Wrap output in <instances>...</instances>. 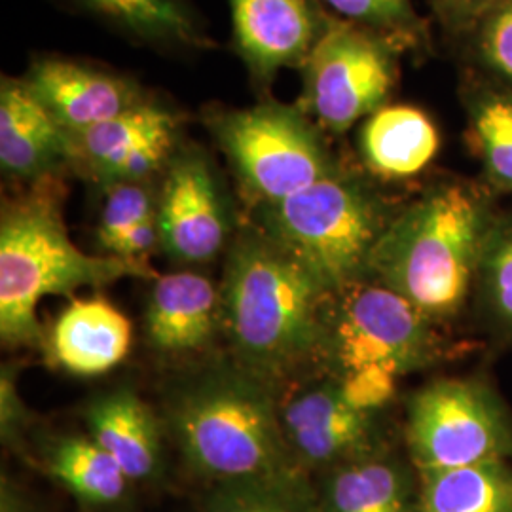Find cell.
<instances>
[{"label":"cell","mask_w":512,"mask_h":512,"mask_svg":"<svg viewBox=\"0 0 512 512\" xmlns=\"http://www.w3.org/2000/svg\"><path fill=\"white\" fill-rule=\"evenodd\" d=\"M0 167L23 184L61 177L71 169L69 131L55 120L23 78L0 80Z\"/></svg>","instance_id":"cell-15"},{"label":"cell","mask_w":512,"mask_h":512,"mask_svg":"<svg viewBox=\"0 0 512 512\" xmlns=\"http://www.w3.org/2000/svg\"><path fill=\"white\" fill-rule=\"evenodd\" d=\"M401 54L389 40L332 16L302 67L296 105L325 133L342 135L385 107L399 76Z\"/></svg>","instance_id":"cell-8"},{"label":"cell","mask_w":512,"mask_h":512,"mask_svg":"<svg viewBox=\"0 0 512 512\" xmlns=\"http://www.w3.org/2000/svg\"><path fill=\"white\" fill-rule=\"evenodd\" d=\"M420 512H512L509 461L418 473Z\"/></svg>","instance_id":"cell-22"},{"label":"cell","mask_w":512,"mask_h":512,"mask_svg":"<svg viewBox=\"0 0 512 512\" xmlns=\"http://www.w3.org/2000/svg\"><path fill=\"white\" fill-rule=\"evenodd\" d=\"M321 512H420V478L378 450L330 469Z\"/></svg>","instance_id":"cell-20"},{"label":"cell","mask_w":512,"mask_h":512,"mask_svg":"<svg viewBox=\"0 0 512 512\" xmlns=\"http://www.w3.org/2000/svg\"><path fill=\"white\" fill-rule=\"evenodd\" d=\"M92 437L122 467L129 480H148L162 463L160 423L145 401L128 387L99 395L86 408Z\"/></svg>","instance_id":"cell-19"},{"label":"cell","mask_w":512,"mask_h":512,"mask_svg":"<svg viewBox=\"0 0 512 512\" xmlns=\"http://www.w3.org/2000/svg\"><path fill=\"white\" fill-rule=\"evenodd\" d=\"M220 321V293L205 275L175 272L156 277L148 294L145 327L150 346L183 355L213 340Z\"/></svg>","instance_id":"cell-18"},{"label":"cell","mask_w":512,"mask_h":512,"mask_svg":"<svg viewBox=\"0 0 512 512\" xmlns=\"http://www.w3.org/2000/svg\"><path fill=\"white\" fill-rule=\"evenodd\" d=\"M469 137L490 184L512 192V88L476 84L465 95Z\"/></svg>","instance_id":"cell-24"},{"label":"cell","mask_w":512,"mask_h":512,"mask_svg":"<svg viewBox=\"0 0 512 512\" xmlns=\"http://www.w3.org/2000/svg\"><path fill=\"white\" fill-rule=\"evenodd\" d=\"M131 349L128 317L103 296L74 298L46 338L55 365L76 376H99L120 365Z\"/></svg>","instance_id":"cell-17"},{"label":"cell","mask_w":512,"mask_h":512,"mask_svg":"<svg viewBox=\"0 0 512 512\" xmlns=\"http://www.w3.org/2000/svg\"><path fill=\"white\" fill-rule=\"evenodd\" d=\"M440 23L450 33H469L509 0H431Z\"/></svg>","instance_id":"cell-30"},{"label":"cell","mask_w":512,"mask_h":512,"mask_svg":"<svg viewBox=\"0 0 512 512\" xmlns=\"http://www.w3.org/2000/svg\"><path fill=\"white\" fill-rule=\"evenodd\" d=\"M44 463L52 478L90 507L120 503L131 482L122 467L92 437L67 435L52 440Z\"/></svg>","instance_id":"cell-23"},{"label":"cell","mask_w":512,"mask_h":512,"mask_svg":"<svg viewBox=\"0 0 512 512\" xmlns=\"http://www.w3.org/2000/svg\"><path fill=\"white\" fill-rule=\"evenodd\" d=\"M2 512H23V499L16 495L12 484L2 482Z\"/></svg>","instance_id":"cell-33"},{"label":"cell","mask_w":512,"mask_h":512,"mask_svg":"<svg viewBox=\"0 0 512 512\" xmlns=\"http://www.w3.org/2000/svg\"><path fill=\"white\" fill-rule=\"evenodd\" d=\"M439 129L423 110L385 105L359 131V154L366 169L384 181L420 175L439 154Z\"/></svg>","instance_id":"cell-21"},{"label":"cell","mask_w":512,"mask_h":512,"mask_svg":"<svg viewBox=\"0 0 512 512\" xmlns=\"http://www.w3.org/2000/svg\"><path fill=\"white\" fill-rule=\"evenodd\" d=\"M329 296L256 224L243 228L220 289V323L239 368L270 384L319 353Z\"/></svg>","instance_id":"cell-2"},{"label":"cell","mask_w":512,"mask_h":512,"mask_svg":"<svg viewBox=\"0 0 512 512\" xmlns=\"http://www.w3.org/2000/svg\"><path fill=\"white\" fill-rule=\"evenodd\" d=\"M207 512H321L306 478L220 484Z\"/></svg>","instance_id":"cell-26"},{"label":"cell","mask_w":512,"mask_h":512,"mask_svg":"<svg viewBox=\"0 0 512 512\" xmlns=\"http://www.w3.org/2000/svg\"><path fill=\"white\" fill-rule=\"evenodd\" d=\"M232 46L260 99L270 97L275 76L300 69L332 16L321 0H228Z\"/></svg>","instance_id":"cell-12"},{"label":"cell","mask_w":512,"mask_h":512,"mask_svg":"<svg viewBox=\"0 0 512 512\" xmlns=\"http://www.w3.org/2000/svg\"><path fill=\"white\" fill-rule=\"evenodd\" d=\"M476 287L497 325L512 330V220H495Z\"/></svg>","instance_id":"cell-27"},{"label":"cell","mask_w":512,"mask_h":512,"mask_svg":"<svg viewBox=\"0 0 512 512\" xmlns=\"http://www.w3.org/2000/svg\"><path fill=\"white\" fill-rule=\"evenodd\" d=\"M408 450L418 473L512 458V420L488 385L440 380L408 406Z\"/></svg>","instance_id":"cell-9"},{"label":"cell","mask_w":512,"mask_h":512,"mask_svg":"<svg viewBox=\"0 0 512 512\" xmlns=\"http://www.w3.org/2000/svg\"><path fill=\"white\" fill-rule=\"evenodd\" d=\"M103 190L105 202L97 222V243L109 255L110 247L129 228L158 215V192L152 183H116Z\"/></svg>","instance_id":"cell-28"},{"label":"cell","mask_w":512,"mask_h":512,"mask_svg":"<svg viewBox=\"0 0 512 512\" xmlns=\"http://www.w3.org/2000/svg\"><path fill=\"white\" fill-rule=\"evenodd\" d=\"M160 247L184 266L207 264L232 232L228 198L213 160L184 139L165 167L158 190Z\"/></svg>","instance_id":"cell-11"},{"label":"cell","mask_w":512,"mask_h":512,"mask_svg":"<svg viewBox=\"0 0 512 512\" xmlns=\"http://www.w3.org/2000/svg\"><path fill=\"white\" fill-rule=\"evenodd\" d=\"M202 120L253 207L281 202L340 167L325 131L296 103L266 97L249 109L207 105Z\"/></svg>","instance_id":"cell-6"},{"label":"cell","mask_w":512,"mask_h":512,"mask_svg":"<svg viewBox=\"0 0 512 512\" xmlns=\"http://www.w3.org/2000/svg\"><path fill=\"white\" fill-rule=\"evenodd\" d=\"M27 423L29 412L19 397L16 372L12 366L4 365L0 376V433L4 444H18Z\"/></svg>","instance_id":"cell-31"},{"label":"cell","mask_w":512,"mask_h":512,"mask_svg":"<svg viewBox=\"0 0 512 512\" xmlns=\"http://www.w3.org/2000/svg\"><path fill=\"white\" fill-rule=\"evenodd\" d=\"M184 114L160 95L90 129L69 133L71 169L103 188L152 183L184 141Z\"/></svg>","instance_id":"cell-10"},{"label":"cell","mask_w":512,"mask_h":512,"mask_svg":"<svg viewBox=\"0 0 512 512\" xmlns=\"http://www.w3.org/2000/svg\"><path fill=\"white\" fill-rule=\"evenodd\" d=\"M65 194L61 177H48L2 202L0 338L8 348L46 349L38 317L46 296L154 275L147 262L78 249L63 220Z\"/></svg>","instance_id":"cell-1"},{"label":"cell","mask_w":512,"mask_h":512,"mask_svg":"<svg viewBox=\"0 0 512 512\" xmlns=\"http://www.w3.org/2000/svg\"><path fill=\"white\" fill-rule=\"evenodd\" d=\"M285 437L302 467H336L374 452V412L349 403L336 382L294 395L281 410Z\"/></svg>","instance_id":"cell-14"},{"label":"cell","mask_w":512,"mask_h":512,"mask_svg":"<svg viewBox=\"0 0 512 512\" xmlns=\"http://www.w3.org/2000/svg\"><path fill=\"white\" fill-rule=\"evenodd\" d=\"M165 420L186 463L219 486L304 478L270 384L239 366L181 385Z\"/></svg>","instance_id":"cell-4"},{"label":"cell","mask_w":512,"mask_h":512,"mask_svg":"<svg viewBox=\"0 0 512 512\" xmlns=\"http://www.w3.org/2000/svg\"><path fill=\"white\" fill-rule=\"evenodd\" d=\"M342 19L357 23L389 40L401 52H421L429 37L425 21L410 0H321Z\"/></svg>","instance_id":"cell-25"},{"label":"cell","mask_w":512,"mask_h":512,"mask_svg":"<svg viewBox=\"0 0 512 512\" xmlns=\"http://www.w3.org/2000/svg\"><path fill=\"white\" fill-rule=\"evenodd\" d=\"M71 8L164 54H196L217 48L207 23L190 0H65Z\"/></svg>","instance_id":"cell-16"},{"label":"cell","mask_w":512,"mask_h":512,"mask_svg":"<svg viewBox=\"0 0 512 512\" xmlns=\"http://www.w3.org/2000/svg\"><path fill=\"white\" fill-rule=\"evenodd\" d=\"M495 217L469 183H440L393 215L368 277L401 294L431 321L456 315L476 287Z\"/></svg>","instance_id":"cell-3"},{"label":"cell","mask_w":512,"mask_h":512,"mask_svg":"<svg viewBox=\"0 0 512 512\" xmlns=\"http://www.w3.org/2000/svg\"><path fill=\"white\" fill-rule=\"evenodd\" d=\"M478 48L497 82L512 88V0L480 25Z\"/></svg>","instance_id":"cell-29"},{"label":"cell","mask_w":512,"mask_h":512,"mask_svg":"<svg viewBox=\"0 0 512 512\" xmlns=\"http://www.w3.org/2000/svg\"><path fill=\"white\" fill-rule=\"evenodd\" d=\"M253 209L256 226L329 294L368 279L374 247L395 215L372 184L344 167Z\"/></svg>","instance_id":"cell-5"},{"label":"cell","mask_w":512,"mask_h":512,"mask_svg":"<svg viewBox=\"0 0 512 512\" xmlns=\"http://www.w3.org/2000/svg\"><path fill=\"white\" fill-rule=\"evenodd\" d=\"M327 304L319 355L336 380L380 372L399 380L435 355L431 319L401 294L376 281H361Z\"/></svg>","instance_id":"cell-7"},{"label":"cell","mask_w":512,"mask_h":512,"mask_svg":"<svg viewBox=\"0 0 512 512\" xmlns=\"http://www.w3.org/2000/svg\"><path fill=\"white\" fill-rule=\"evenodd\" d=\"M21 78L69 133L112 120L154 95L129 74L61 55H38Z\"/></svg>","instance_id":"cell-13"},{"label":"cell","mask_w":512,"mask_h":512,"mask_svg":"<svg viewBox=\"0 0 512 512\" xmlns=\"http://www.w3.org/2000/svg\"><path fill=\"white\" fill-rule=\"evenodd\" d=\"M160 245V228H158V215L150 219L141 220L133 228H129L124 236L110 247L109 255L147 262V256Z\"/></svg>","instance_id":"cell-32"}]
</instances>
